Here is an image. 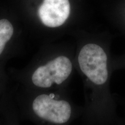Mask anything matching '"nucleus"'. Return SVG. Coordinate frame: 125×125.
<instances>
[{
	"label": "nucleus",
	"mask_w": 125,
	"mask_h": 125,
	"mask_svg": "<svg viewBox=\"0 0 125 125\" xmlns=\"http://www.w3.org/2000/svg\"><path fill=\"white\" fill-rule=\"evenodd\" d=\"M78 61L81 71L92 83L101 85L107 81V56L99 45L88 43L83 46Z\"/></svg>",
	"instance_id": "nucleus-1"
},
{
	"label": "nucleus",
	"mask_w": 125,
	"mask_h": 125,
	"mask_svg": "<svg viewBox=\"0 0 125 125\" xmlns=\"http://www.w3.org/2000/svg\"><path fill=\"white\" fill-rule=\"evenodd\" d=\"M73 64L68 57L59 56L37 67L31 76V82L39 88L47 89L60 85L71 75Z\"/></svg>",
	"instance_id": "nucleus-2"
},
{
	"label": "nucleus",
	"mask_w": 125,
	"mask_h": 125,
	"mask_svg": "<svg viewBox=\"0 0 125 125\" xmlns=\"http://www.w3.org/2000/svg\"><path fill=\"white\" fill-rule=\"evenodd\" d=\"M34 114L42 119L56 124H63L70 119L72 108L68 101L54 98L51 95L42 94L32 103Z\"/></svg>",
	"instance_id": "nucleus-3"
},
{
	"label": "nucleus",
	"mask_w": 125,
	"mask_h": 125,
	"mask_svg": "<svg viewBox=\"0 0 125 125\" xmlns=\"http://www.w3.org/2000/svg\"><path fill=\"white\" fill-rule=\"evenodd\" d=\"M70 13L68 0H43L38 9L41 21L46 27L56 28L65 23Z\"/></svg>",
	"instance_id": "nucleus-4"
},
{
	"label": "nucleus",
	"mask_w": 125,
	"mask_h": 125,
	"mask_svg": "<svg viewBox=\"0 0 125 125\" xmlns=\"http://www.w3.org/2000/svg\"><path fill=\"white\" fill-rule=\"evenodd\" d=\"M12 23L6 19L0 20V59L2 57L6 46L13 34Z\"/></svg>",
	"instance_id": "nucleus-5"
},
{
	"label": "nucleus",
	"mask_w": 125,
	"mask_h": 125,
	"mask_svg": "<svg viewBox=\"0 0 125 125\" xmlns=\"http://www.w3.org/2000/svg\"><path fill=\"white\" fill-rule=\"evenodd\" d=\"M3 82H4V81H3V75L2 74V71H1V68H0V94L2 92Z\"/></svg>",
	"instance_id": "nucleus-6"
}]
</instances>
